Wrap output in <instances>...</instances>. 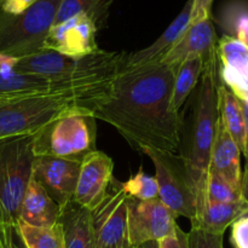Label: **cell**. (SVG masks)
<instances>
[{
	"label": "cell",
	"instance_id": "obj_8",
	"mask_svg": "<svg viewBox=\"0 0 248 248\" xmlns=\"http://www.w3.org/2000/svg\"><path fill=\"white\" fill-rule=\"evenodd\" d=\"M142 153L154 164L159 199L162 203L176 217L182 216L193 220L196 216L198 194L183 156L150 148Z\"/></svg>",
	"mask_w": 248,
	"mask_h": 248
},
{
	"label": "cell",
	"instance_id": "obj_39",
	"mask_svg": "<svg viewBox=\"0 0 248 248\" xmlns=\"http://www.w3.org/2000/svg\"><path fill=\"white\" fill-rule=\"evenodd\" d=\"M131 248H132V247H131Z\"/></svg>",
	"mask_w": 248,
	"mask_h": 248
},
{
	"label": "cell",
	"instance_id": "obj_34",
	"mask_svg": "<svg viewBox=\"0 0 248 248\" xmlns=\"http://www.w3.org/2000/svg\"><path fill=\"white\" fill-rule=\"evenodd\" d=\"M38 0H1L0 11L9 15H19L28 10Z\"/></svg>",
	"mask_w": 248,
	"mask_h": 248
},
{
	"label": "cell",
	"instance_id": "obj_28",
	"mask_svg": "<svg viewBox=\"0 0 248 248\" xmlns=\"http://www.w3.org/2000/svg\"><path fill=\"white\" fill-rule=\"evenodd\" d=\"M121 186L128 196L140 201H149L159 198V186L155 177L144 173L143 167L131 176L126 182H121Z\"/></svg>",
	"mask_w": 248,
	"mask_h": 248
},
{
	"label": "cell",
	"instance_id": "obj_32",
	"mask_svg": "<svg viewBox=\"0 0 248 248\" xmlns=\"http://www.w3.org/2000/svg\"><path fill=\"white\" fill-rule=\"evenodd\" d=\"M159 248H189L188 232L177 224L171 234L159 240Z\"/></svg>",
	"mask_w": 248,
	"mask_h": 248
},
{
	"label": "cell",
	"instance_id": "obj_2",
	"mask_svg": "<svg viewBox=\"0 0 248 248\" xmlns=\"http://www.w3.org/2000/svg\"><path fill=\"white\" fill-rule=\"evenodd\" d=\"M114 79L64 91L0 99V140L35 133L56 119L78 109H89L93 113L109 98Z\"/></svg>",
	"mask_w": 248,
	"mask_h": 248
},
{
	"label": "cell",
	"instance_id": "obj_5",
	"mask_svg": "<svg viewBox=\"0 0 248 248\" xmlns=\"http://www.w3.org/2000/svg\"><path fill=\"white\" fill-rule=\"evenodd\" d=\"M36 132L0 140V232L17 225L33 173Z\"/></svg>",
	"mask_w": 248,
	"mask_h": 248
},
{
	"label": "cell",
	"instance_id": "obj_13",
	"mask_svg": "<svg viewBox=\"0 0 248 248\" xmlns=\"http://www.w3.org/2000/svg\"><path fill=\"white\" fill-rule=\"evenodd\" d=\"M114 162L106 153L94 150L80 164L74 201L93 211L103 202L113 179Z\"/></svg>",
	"mask_w": 248,
	"mask_h": 248
},
{
	"label": "cell",
	"instance_id": "obj_36",
	"mask_svg": "<svg viewBox=\"0 0 248 248\" xmlns=\"http://www.w3.org/2000/svg\"><path fill=\"white\" fill-rule=\"evenodd\" d=\"M241 198L248 203V161L241 177Z\"/></svg>",
	"mask_w": 248,
	"mask_h": 248
},
{
	"label": "cell",
	"instance_id": "obj_20",
	"mask_svg": "<svg viewBox=\"0 0 248 248\" xmlns=\"http://www.w3.org/2000/svg\"><path fill=\"white\" fill-rule=\"evenodd\" d=\"M241 154L239 145L219 121L211 150L208 172L219 174L241 190Z\"/></svg>",
	"mask_w": 248,
	"mask_h": 248
},
{
	"label": "cell",
	"instance_id": "obj_31",
	"mask_svg": "<svg viewBox=\"0 0 248 248\" xmlns=\"http://www.w3.org/2000/svg\"><path fill=\"white\" fill-rule=\"evenodd\" d=\"M0 248H28L17 225L6 227L0 232Z\"/></svg>",
	"mask_w": 248,
	"mask_h": 248
},
{
	"label": "cell",
	"instance_id": "obj_27",
	"mask_svg": "<svg viewBox=\"0 0 248 248\" xmlns=\"http://www.w3.org/2000/svg\"><path fill=\"white\" fill-rule=\"evenodd\" d=\"M200 199H206L211 202L228 203L239 201L242 198L241 190L239 188L232 186L230 182H228L227 179L223 178L219 174L207 172L205 188H203L202 195L199 198V200Z\"/></svg>",
	"mask_w": 248,
	"mask_h": 248
},
{
	"label": "cell",
	"instance_id": "obj_35",
	"mask_svg": "<svg viewBox=\"0 0 248 248\" xmlns=\"http://www.w3.org/2000/svg\"><path fill=\"white\" fill-rule=\"evenodd\" d=\"M242 107L245 114V149L242 154L246 157V161H248V106L242 102Z\"/></svg>",
	"mask_w": 248,
	"mask_h": 248
},
{
	"label": "cell",
	"instance_id": "obj_9",
	"mask_svg": "<svg viewBox=\"0 0 248 248\" xmlns=\"http://www.w3.org/2000/svg\"><path fill=\"white\" fill-rule=\"evenodd\" d=\"M103 202L92 211L97 248H131L127 232L128 198L121 182L113 177Z\"/></svg>",
	"mask_w": 248,
	"mask_h": 248
},
{
	"label": "cell",
	"instance_id": "obj_26",
	"mask_svg": "<svg viewBox=\"0 0 248 248\" xmlns=\"http://www.w3.org/2000/svg\"><path fill=\"white\" fill-rule=\"evenodd\" d=\"M19 232L28 248H65L61 223L50 228H35L17 223Z\"/></svg>",
	"mask_w": 248,
	"mask_h": 248
},
{
	"label": "cell",
	"instance_id": "obj_16",
	"mask_svg": "<svg viewBox=\"0 0 248 248\" xmlns=\"http://www.w3.org/2000/svg\"><path fill=\"white\" fill-rule=\"evenodd\" d=\"M115 77V74H109L99 75V77L84 78V79L52 81V80L43 79V78L34 77V75L18 74V73L15 72H0V99L28 96V94L64 91V90L82 86V85L94 84V82L104 81V80H110L114 79Z\"/></svg>",
	"mask_w": 248,
	"mask_h": 248
},
{
	"label": "cell",
	"instance_id": "obj_12",
	"mask_svg": "<svg viewBox=\"0 0 248 248\" xmlns=\"http://www.w3.org/2000/svg\"><path fill=\"white\" fill-rule=\"evenodd\" d=\"M80 164L74 160L40 155L34 159L31 177L62 208L74 200Z\"/></svg>",
	"mask_w": 248,
	"mask_h": 248
},
{
	"label": "cell",
	"instance_id": "obj_37",
	"mask_svg": "<svg viewBox=\"0 0 248 248\" xmlns=\"http://www.w3.org/2000/svg\"><path fill=\"white\" fill-rule=\"evenodd\" d=\"M132 248H159V241H148Z\"/></svg>",
	"mask_w": 248,
	"mask_h": 248
},
{
	"label": "cell",
	"instance_id": "obj_21",
	"mask_svg": "<svg viewBox=\"0 0 248 248\" xmlns=\"http://www.w3.org/2000/svg\"><path fill=\"white\" fill-rule=\"evenodd\" d=\"M60 223L65 248H97L92 211L72 200L62 207Z\"/></svg>",
	"mask_w": 248,
	"mask_h": 248
},
{
	"label": "cell",
	"instance_id": "obj_18",
	"mask_svg": "<svg viewBox=\"0 0 248 248\" xmlns=\"http://www.w3.org/2000/svg\"><path fill=\"white\" fill-rule=\"evenodd\" d=\"M248 215V203L245 200L217 203L200 199L196 205V216L190 220L191 228L211 234L224 235V232L239 218Z\"/></svg>",
	"mask_w": 248,
	"mask_h": 248
},
{
	"label": "cell",
	"instance_id": "obj_17",
	"mask_svg": "<svg viewBox=\"0 0 248 248\" xmlns=\"http://www.w3.org/2000/svg\"><path fill=\"white\" fill-rule=\"evenodd\" d=\"M191 10H193V0H188L178 16L173 19V22L167 27L166 31L152 45L143 48V50L130 53V55L125 53L121 69L131 70L136 69V68L161 63L162 58L173 47L177 40L181 38L182 34L186 31V29L190 24Z\"/></svg>",
	"mask_w": 248,
	"mask_h": 248
},
{
	"label": "cell",
	"instance_id": "obj_24",
	"mask_svg": "<svg viewBox=\"0 0 248 248\" xmlns=\"http://www.w3.org/2000/svg\"><path fill=\"white\" fill-rule=\"evenodd\" d=\"M217 21L225 35L237 39L248 45V1L230 0L220 9Z\"/></svg>",
	"mask_w": 248,
	"mask_h": 248
},
{
	"label": "cell",
	"instance_id": "obj_14",
	"mask_svg": "<svg viewBox=\"0 0 248 248\" xmlns=\"http://www.w3.org/2000/svg\"><path fill=\"white\" fill-rule=\"evenodd\" d=\"M218 38L212 17L189 24L173 47L162 58V64L176 70L181 63L191 58H202L207 63L217 58Z\"/></svg>",
	"mask_w": 248,
	"mask_h": 248
},
{
	"label": "cell",
	"instance_id": "obj_10",
	"mask_svg": "<svg viewBox=\"0 0 248 248\" xmlns=\"http://www.w3.org/2000/svg\"><path fill=\"white\" fill-rule=\"evenodd\" d=\"M177 217L159 198L140 201L128 198L127 232L131 247L148 241H159L173 232Z\"/></svg>",
	"mask_w": 248,
	"mask_h": 248
},
{
	"label": "cell",
	"instance_id": "obj_6",
	"mask_svg": "<svg viewBox=\"0 0 248 248\" xmlns=\"http://www.w3.org/2000/svg\"><path fill=\"white\" fill-rule=\"evenodd\" d=\"M96 120L89 109L64 114L36 132L34 154L81 162L97 150Z\"/></svg>",
	"mask_w": 248,
	"mask_h": 248
},
{
	"label": "cell",
	"instance_id": "obj_38",
	"mask_svg": "<svg viewBox=\"0 0 248 248\" xmlns=\"http://www.w3.org/2000/svg\"><path fill=\"white\" fill-rule=\"evenodd\" d=\"M0 1H1V0H0Z\"/></svg>",
	"mask_w": 248,
	"mask_h": 248
},
{
	"label": "cell",
	"instance_id": "obj_23",
	"mask_svg": "<svg viewBox=\"0 0 248 248\" xmlns=\"http://www.w3.org/2000/svg\"><path fill=\"white\" fill-rule=\"evenodd\" d=\"M203 68L205 62L202 58H191L184 61L174 70L171 106L176 113L181 111L188 97L196 89L202 75Z\"/></svg>",
	"mask_w": 248,
	"mask_h": 248
},
{
	"label": "cell",
	"instance_id": "obj_25",
	"mask_svg": "<svg viewBox=\"0 0 248 248\" xmlns=\"http://www.w3.org/2000/svg\"><path fill=\"white\" fill-rule=\"evenodd\" d=\"M111 0H61L55 24H60L78 15H87L99 27L106 19Z\"/></svg>",
	"mask_w": 248,
	"mask_h": 248
},
{
	"label": "cell",
	"instance_id": "obj_7",
	"mask_svg": "<svg viewBox=\"0 0 248 248\" xmlns=\"http://www.w3.org/2000/svg\"><path fill=\"white\" fill-rule=\"evenodd\" d=\"M61 0H38L19 15L0 11V55L23 58L44 50Z\"/></svg>",
	"mask_w": 248,
	"mask_h": 248
},
{
	"label": "cell",
	"instance_id": "obj_33",
	"mask_svg": "<svg viewBox=\"0 0 248 248\" xmlns=\"http://www.w3.org/2000/svg\"><path fill=\"white\" fill-rule=\"evenodd\" d=\"M213 0H193L190 24L212 17Z\"/></svg>",
	"mask_w": 248,
	"mask_h": 248
},
{
	"label": "cell",
	"instance_id": "obj_19",
	"mask_svg": "<svg viewBox=\"0 0 248 248\" xmlns=\"http://www.w3.org/2000/svg\"><path fill=\"white\" fill-rule=\"evenodd\" d=\"M61 212L62 208L31 177L22 201L18 222L35 228H50L60 222Z\"/></svg>",
	"mask_w": 248,
	"mask_h": 248
},
{
	"label": "cell",
	"instance_id": "obj_11",
	"mask_svg": "<svg viewBox=\"0 0 248 248\" xmlns=\"http://www.w3.org/2000/svg\"><path fill=\"white\" fill-rule=\"evenodd\" d=\"M98 27L87 15H78L60 24H53L48 31L44 50H51L70 58H84L98 53Z\"/></svg>",
	"mask_w": 248,
	"mask_h": 248
},
{
	"label": "cell",
	"instance_id": "obj_4",
	"mask_svg": "<svg viewBox=\"0 0 248 248\" xmlns=\"http://www.w3.org/2000/svg\"><path fill=\"white\" fill-rule=\"evenodd\" d=\"M124 57L125 53L123 52L103 50L84 58L65 57L51 50H43L23 58L0 55V72L34 75L52 81L84 79L118 74L123 67Z\"/></svg>",
	"mask_w": 248,
	"mask_h": 248
},
{
	"label": "cell",
	"instance_id": "obj_30",
	"mask_svg": "<svg viewBox=\"0 0 248 248\" xmlns=\"http://www.w3.org/2000/svg\"><path fill=\"white\" fill-rule=\"evenodd\" d=\"M230 242L234 248H248V215L232 224Z\"/></svg>",
	"mask_w": 248,
	"mask_h": 248
},
{
	"label": "cell",
	"instance_id": "obj_15",
	"mask_svg": "<svg viewBox=\"0 0 248 248\" xmlns=\"http://www.w3.org/2000/svg\"><path fill=\"white\" fill-rule=\"evenodd\" d=\"M217 57L220 81L248 106V45L224 35L218 39Z\"/></svg>",
	"mask_w": 248,
	"mask_h": 248
},
{
	"label": "cell",
	"instance_id": "obj_3",
	"mask_svg": "<svg viewBox=\"0 0 248 248\" xmlns=\"http://www.w3.org/2000/svg\"><path fill=\"white\" fill-rule=\"evenodd\" d=\"M201 81L198 84L186 148L182 152L186 169L195 186L198 200L202 195L208 172L211 150L219 123L218 111V57L205 63Z\"/></svg>",
	"mask_w": 248,
	"mask_h": 248
},
{
	"label": "cell",
	"instance_id": "obj_1",
	"mask_svg": "<svg viewBox=\"0 0 248 248\" xmlns=\"http://www.w3.org/2000/svg\"><path fill=\"white\" fill-rule=\"evenodd\" d=\"M174 70L162 63L121 69L110 96L93 110L97 120L113 126L137 152L176 153L182 143L183 119L172 109Z\"/></svg>",
	"mask_w": 248,
	"mask_h": 248
},
{
	"label": "cell",
	"instance_id": "obj_29",
	"mask_svg": "<svg viewBox=\"0 0 248 248\" xmlns=\"http://www.w3.org/2000/svg\"><path fill=\"white\" fill-rule=\"evenodd\" d=\"M189 248H223V235L211 234L191 228L188 232Z\"/></svg>",
	"mask_w": 248,
	"mask_h": 248
},
{
	"label": "cell",
	"instance_id": "obj_22",
	"mask_svg": "<svg viewBox=\"0 0 248 248\" xmlns=\"http://www.w3.org/2000/svg\"><path fill=\"white\" fill-rule=\"evenodd\" d=\"M218 111L219 121L241 153L245 149V114L242 102L220 81L218 84Z\"/></svg>",
	"mask_w": 248,
	"mask_h": 248
}]
</instances>
